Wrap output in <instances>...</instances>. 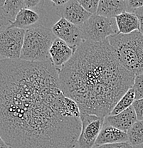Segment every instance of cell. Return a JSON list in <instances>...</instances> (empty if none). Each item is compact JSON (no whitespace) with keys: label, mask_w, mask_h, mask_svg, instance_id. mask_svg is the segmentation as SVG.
Here are the masks:
<instances>
[{"label":"cell","mask_w":143,"mask_h":148,"mask_svg":"<svg viewBox=\"0 0 143 148\" xmlns=\"http://www.w3.org/2000/svg\"><path fill=\"white\" fill-rule=\"evenodd\" d=\"M49 60L0 59V135L11 148H75L81 112Z\"/></svg>","instance_id":"obj_1"},{"label":"cell","mask_w":143,"mask_h":148,"mask_svg":"<svg viewBox=\"0 0 143 148\" xmlns=\"http://www.w3.org/2000/svg\"><path fill=\"white\" fill-rule=\"evenodd\" d=\"M135 76L120 64L107 38L83 41L58 73L63 93L76 102L81 114L103 118L133 87Z\"/></svg>","instance_id":"obj_2"},{"label":"cell","mask_w":143,"mask_h":148,"mask_svg":"<svg viewBox=\"0 0 143 148\" xmlns=\"http://www.w3.org/2000/svg\"><path fill=\"white\" fill-rule=\"evenodd\" d=\"M117 59L135 75L143 73V35L139 31L128 34H116L107 38Z\"/></svg>","instance_id":"obj_3"},{"label":"cell","mask_w":143,"mask_h":148,"mask_svg":"<svg viewBox=\"0 0 143 148\" xmlns=\"http://www.w3.org/2000/svg\"><path fill=\"white\" fill-rule=\"evenodd\" d=\"M55 38L51 29L44 26L28 28L25 30L19 59L30 62L49 61V49Z\"/></svg>","instance_id":"obj_4"},{"label":"cell","mask_w":143,"mask_h":148,"mask_svg":"<svg viewBox=\"0 0 143 148\" xmlns=\"http://www.w3.org/2000/svg\"><path fill=\"white\" fill-rule=\"evenodd\" d=\"M83 41L100 42L118 34L115 18H110L98 14L91 16L79 26Z\"/></svg>","instance_id":"obj_5"},{"label":"cell","mask_w":143,"mask_h":148,"mask_svg":"<svg viewBox=\"0 0 143 148\" xmlns=\"http://www.w3.org/2000/svg\"><path fill=\"white\" fill-rule=\"evenodd\" d=\"M25 29L7 27L0 30V56L1 58L18 60L20 58Z\"/></svg>","instance_id":"obj_6"},{"label":"cell","mask_w":143,"mask_h":148,"mask_svg":"<svg viewBox=\"0 0 143 148\" xmlns=\"http://www.w3.org/2000/svg\"><path fill=\"white\" fill-rule=\"evenodd\" d=\"M81 130L78 139V148H93L102 129L105 118L95 115L81 114Z\"/></svg>","instance_id":"obj_7"},{"label":"cell","mask_w":143,"mask_h":148,"mask_svg":"<svg viewBox=\"0 0 143 148\" xmlns=\"http://www.w3.org/2000/svg\"><path fill=\"white\" fill-rule=\"evenodd\" d=\"M51 30L56 38L64 41L72 48L77 49L83 42L79 27L68 21L64 17H61L52 27Z\"/></svg>","instance_id":"obj_8"},{"label":"cell","mask_w":143,"mask_h":148,"mask_svg":"<svg viewBox=\"0 0 143 148\" xmlns=\"http://www.w3.org/2000/svg\"><path fill=\"white\" fill-rule=\"evenodd\" d=\"M76 51V49L70 47L64 41L56 37L49 49L50 61L60 69L72 58Z\"/></svg>","instance_id":"obj_9"},{"label":"cell","mask_w":143,"mask_h":148,"mask_svg":"<svg viewBox=\"0 0 143 148\" xmlns=\"http://www.w3.org/2000/svg\"><path fill=\"white\" fill-rule=\"evenodd\" d=\"M91 15L76 0L68 1L62 11V17L78 27L87 21Z\"/></svg>","instance_id":"obj_10"},{"label":"cell","mask_w":143,"mask_h":148,"mask_svg":"<svg viewBox=\"0 0 143 148\" xmlns=\"http://www.w3.org/2000/svg\"><path fill=\"white\" fill-rule=\"evenodd\" d=\"M128 142L127 132L110 125L105 120L95 145Z\"/></svg>","instance_id":"obj_11"},{"label":"cell","mask_w":143,"mask_h":148,"mask_svg":"<svg viewBox=\"0 0 143 148\" xmlns=\"http://www.w3.org/2000/svg\"><path fill=\"white\" fill-rule=\"evenodd\" d=\"M105 120L110 125L125 132H127L134 123L138 121L133 106H130L118 115H107L105 118Z\"/></svg>","instance_id":"obj_12"},{"label":"cell","mask_w":143,"mask_h":148,"mask_svg":"<svg viewBox=\"0 0 143 148\" xmlns=\"http://www.w3.org/2000/svg\"><path fill=\"white\" fill-rule=\"evenodd\" d=\"M125 12H127V1L123 0H100L96 14L113 18Z\"/></svg>","instance_id":"obj_13"},{"label":"cell","mask_w":143,"mask_h":148,"mask_svg":"<svg viewBox=\"0 0 143 148\" xmlns=\"http://www.w3.org/2000/svg\"><path fill=\"white\" fill-rule=\"evenodd\" d=\"M115 20L118 28V34H128L135 31H139V20L134 12H122L115 16Z\"/></svg>","instance_id":"obj_14"},{"label":"cell","mask_w":143,"mask_h":148,"mask_svg":"<svg viewBox=\"0 0 143 148\" xmlns=\"http://www.w3.org/2000/svg\"><path fill=\"white\" fill-rule=\"evenodd\" d=\"M39 19V15L31 9H21L15 16L14 20L12 21L9 27H15L25 29L30 28L36 24Z\"/></svg>","instance_id":"obj_15"},{"label":"cell","mask_w":143,"mask_h":148,"mask_svg":"<svg viewBox=\"0 0 143 148\" xmlns=\"http://www.w3.org/2000/svg\"><path fill=\"white\" fill-rule=\"evenodd\" d=\"M128 143L132 147L143 144V120H138L127 132Z\"/></svg>","instance_id":"obj_16"},{"label":"cell","mask_w":143,"mask_h":148,"mask_svg":"<svg viewBox=\"0 0 143 148\" xmlns=\"http://www.w3.org/2000/svg\"><path fill=\"white\" fill-rule=\"evenodd\" d=\"M135 100V92H134L133 88H131L118 101V103H116V105H115L114 108H113V110L110 112L109 115H118L120 112H122V111L127 109L130 106H132Z\"/></svg>","instance_id":"obj_17"},{"label":"cell","mask_w":143,"mask_h":148,"mask_svg":"<svg viewBox=\"0 0 143 148\" xmlns=\"http://www.w3.org/2000/svg\"><path fill=\"white\" fill-rule=\"evenodd\" d=\"M24 7V0H6L1 8L12 22L18 12Z\"/></svg>","instance_id":"obj_18"},{"label":"cell","mask_w":143,"mask_h":148,"mask_svg":"<svg viewBox=\"0 0 143 148\" xmlns=\"http://www.w3.org/2000/svg\"><path fill=\"white\" fill-rule=\"evenodd\" d=\"M135 100L143 98V73L135 76L133 87Z\"/></svg>","instance_id":"obj_19"},{"label":"cell","mask_w":143,"mask_h":148,"mask_svg":"<svg viewBox=\"0 0 143 148\" xmlns=\"http://www.w3.org/2000/svg\"><path fill=\"white\" fill-rule=\"evenodd\" d=\"M86 11L91 14H95L100 0H76Z\"/></svg>","instance_id":"obj_20"},{"label":"cell","mask_w":143,"mask_h":148,"mask_svg":"<svg viewBox=\"0 0 143 148\" xmlns=\"http://www.w3.org/2000/svg\"><path fill=\"white\" fill-rule=\"evenodd\" d=\"M133 106L138 120H143V98L135 100Z\"/></svg>","instance_id":"obj_21"},{"label":"cell","mask_w":143,"mask_h":148,"mask_svg":"<svg viewBox=\"0 0 143 148\" xmlns=\"http://www.w3.org/2000/svg\"><path fill=\"white\" fill-rule=\"evenodd\" d=\"M93 148H132V146L128 142H125V143H113V144L94 145V147Z\"/></svg>","instance_id":"obj_22"},{"label":"cell","mask_w":143,"mask_h":148,"mask_svg":"<svg viewBox=\"0 0 143 148\" xmlns=\"http://www.w3.org/2000/svg\"><path fill=\"white\" fill-rule=\"evenodd\" d=\"M127 10L133 12L137 9L143 7V0H127Z\"/></svg>","instance_id":"obj_23"},{"label":"cell","mask_w":143,"mask_h":148,"mask_svg":"<svg viewBox=\"0 0 143 148\" xmlns=\"http://www.w3.org/2000/svg\"><path fill=\"white\" fill-rule=\"evenodd\" d=\"M11 21L9 19L3 9L0 7V27L3 29L8 27L10 25Z\"/></svg>","instance_id":"obj_24"},{"label":"cell","mask_w":143,"mask_h":148,"mask_svg":"<svg viewBox=\"0 0 143 148\" xmlns=\"http://www.w3.org/2000/svg\"><path fill=\"white\" fill-rule=\"evenodd\" d=\"M133 12H134L136 14V16H138L140 24L139 32L143 35V7L135 9Z\"/></svg>","instance_id":"obj_25"},{"label":"cell","mask_w":143,"mask_h":148,"mask_svg":"<svg viewBox=\"0 0 143 148\" xmlns=\"http://www.w3.org/2000/svg\"><path fill=\"white\" fill-rule=\"evenodd\" d=\"M41 0H24V7L26 8H35L39 4Z\"/></svg>","instance_id":"obj_26"},{"label":"cell","mask_w":143,"mask_h":148,"mask_svg":"<svg viewBox=\"0 0 143 148\" xmlns=\"http://www.w3.org/2000/svg\"><path fill=\"white\" fill-rule=\"evenodd\" d=\"M54 4L57 6H62L64 4H67L68 1H70V0H50Z\"/></svg>","instance_id":"obj_27"},{"label":"cell","mask_w":143,"mask_h":148,"mask_svg":"<svg viewBox=\"0 0 143 148\" xmlns=\"http://www.w3.org/2000/svg\"><path fill=\"white\" fill-rule=\"evenodd\" d=\"M0 148H10V146L4 142L1 135H0Z\"/></svg>","instance_id":"obj_28"},{"label":"cell","mask_w":143,"mask_h":148,"mask_svg":"<svg viewBox=\"0 0 143 148\" xmlns=\"http://www.w3.org/2000/svg\"><path fill=\"white\" fill-rule=\"evenodd\" d=\"M6 0H0V7H2Z\"/></svg>","instance_id":"obj_29"},{"label":"cell","mask_w":143,"mask_h":148,"mask_svg":"<svg viewBox=\"0 0 143 148\" xmlns=\"http://www.w3.org/2000/svg\"><path fill=\"white\" fill-rule=\"evenodd\" d=\"M132 148H143V144L140 145L134 146V147H132Z\"/></svg>","instance_id":"obj_30"},{"label":"cell","mask_w":143,"mask_h":148,"mask_svg":"<svg viewBox=\"0 0 143 148\" xmlns=\"http://www.w3.org/2000/svg\"><path fill=\"white\" fill-rule=\"evenodd\" d=\"M0 29H2V28H1V27H0ZM1 56H0V59H1Z\"/></svg>","instance_id":"obj_31"},{"label":"cell","mask_w":143,"mask_h":148,"mask_svg":"<svg viewBox=\"0 0 143 148\" xmlns=\"http://www.w3.org/2000/svg\"><path fill=\"white\" fill-rule=\"evenodd\" d=\"M123 1H127V0H123Z\"/></svg>","instance_id":"obj_32"},{"label":"cell","mask_w":143,"mask_h":148,"mask_svg":"<svg viewBox=\"0 0 143 148\" xmlns=\"http://www.w3.org/2000/svg\"><path fill=\"white\" fill-rule=\"evenodd\" d=\"M10 148H11V147H10Z\"/></svg>","instance_id":"obj_33"}]
</instances>
